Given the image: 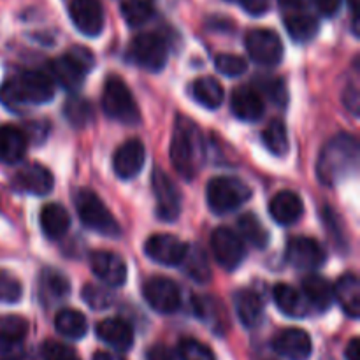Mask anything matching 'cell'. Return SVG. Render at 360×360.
Returning <instances> with one entry per match:
<instances>
[{
  "label": "cell",
  "mask_w": 360,
  "mask_h": 360,
  "mask_svg": "<svg viewBox=\"0 0 360 360\" xmlns=\"http://www.w3.org/2000/svg\"><path fill=\"white\" fill-rule=\"evenodd\" d=\"M359 143L350 134H340L323 146L316 162V176L323 185H338L357 172Z\"/></svg>",
  "instance_id": "obj_1"
},
{
  "label": "cell",
  "mask_w": 360,
  "mask_h": 360,
  "mask_svg": "<svg viewBox=\"0 0 360 360\" xmlns=\"http://www.w3.org/2000/svg\"><path fill=\"white\" fill-rule=\"evenodd\" d=\"M206 148L200 130L185 116L176 120L171 139V162L185 181L195 178L202 167Z\"/></svg>",
  "instance_id": "obj_2"
},
{
  "label": "cell",
  "mask_w": 360,
  "mask_h": 360,
  "mask_svg": "<svg viewBox=\"0 0 360 360\" xmlns=\"http://www.w3.org/2000/svg\"><path fill=\"white\" fill-rule=\"evenodd\" d=\"M55 95L51 77L42 72L27 70L11 77L0 88V102L11 111H21L27 105L49 102Z\"/></svg>",
  "instance_id": "obj_3"
},
{
  "label": "cell",
  "mask_w": 360,
  "mask_h": 360,
  "mask_svg": "<svg viewBox=\"0 0 360 360\" xmlns=\"http://www.w3.org/2000/svg\"><path fill=\"white\" fill-rule=\"evenodd\" d=\"M94 53L84 46H72L60 58L49 62V72L56 83L67 90H77L83 84L84 76L94 69Z\"/></svg>",
  "instance_id": "obj_4"
},
{
  "label": "cell",
  "mask_w": 360,
  "mask_h": 360,
  "mask_svg": "<svg viewBox=\"0 0 360 360\" xmlns=\"http://www.w3.org/2000/svg\"><path fill=\"white\" fill-rule=\"evenodd\" d=\"M74 204H76V211L84 227L102 236H109V238L120 236L122 229H120L118 221L97 193L88 188H79L74 193Z\"/></svg>",
  "instance_id": "obj_5"
},
{
  "label": "cell",
  "mask_w": 360,
  "mask_h": 360,
  "mask_svg": "<svg viewBox=\"0 0 360 360\" xmlns=\"http://www.w3.org/2000/svg\"><path fill=\"white\" fill-rule=\"evenodd\" d=\"M206 197L207 206L211 207L213 213L225 214L243 206L252 197V190L241 179L218 176L207 183Z\"/></svg>",
  "instance_id": "obj_6"
},
{
  "label": "cell",
  "mask_w": 360,
  "mask_h": 360,
  "mask_svg": "<svg viewBox=\"0 0 360 360\" xmlns=\"http://www.w3.org/2000/svg\"><path fill=\"white\" fill-rule=\"evenodd\" d=\"M102 109L109 118L125 125L139 122V109L125 81L118 76H109L102 94Z\"/></svg>",
  "instance_id": "obj_7"
},
{
  "label": "cell",
  "mask_w": 360,
  "mask_h": 360,
  "mask_svg": "<svg viewBox=\"0 0 360 360\" xmlns=\"http://www.w3.org/2000/svg\"><path fill=\"white\" fill-rule=\"evenodd\" d=\"M129 56L143 69L158 72L167 63V44L157 34H139L130 42Z\"/></svg>",
  "instance_id": "obj_8"
},
{
  "label": "cell",
  "mask_w": 360,
  "mask_h": 360,
  "mask_svg": "<svg viewBox=\"0 0 360 360\" xmlns=\"http://www.w3.org/2000/svg\"><path fill=\"white\" fill-rule=\"evenodd\" d=\"M245 46L248 55L260 65H278L283 58V42L280 35L267 28H255L246 34Z\"/></svg>",
  "instance_id": "obj_9"
},
{
  "label": "cell",
  "mask_w": 360,
  "mask_h": 360,
  "mask_svg": "<svg viewBox=\"0 0 360 360\" xmlns=\"http://www.w3.org/2000/svg\"><path fill=\"white\" fill-rule=\"evenodd\" d=\"M211 248L217 262L224 269H238L246 257V248L243 239L234 231L227 227H220L211 236Z\"/></svg>",
  "instance_id": "obj_10"
},
{
  "label": "cell",
  "mask_w": 360,
  "mask_h": 360,
  "mask_svg": "<svg viewBox=\"0 0 360 360\" xmlns=\"http://www.w3.org/2000/svg\"><path fill=\"white\" fill-rule=\"evenodd\" d=\"M143 295L148 304L162 315H171L181 304L178 285L164 276H155L148 280L143 287Z\"/></svg>",
  "instance_id": "obj_11"
},
{
  "label": "cell",
  "mask_w": 360,
  "mask_h": 360,
  "mask_svg": "<svg viewBox=\"0 0 360 360\" xmlns=\"http://www.w3.org/2000/svg\"><path fill=\"white\" fill-rule=\"evenodd\" d=\"M153 192L157 199V217L162 221H174L181 213V195L178 186L160 169L153 172Z\"/></svg>",
  "instance_id": "obj_12"
},
{
  "label": "cell",
  "mask_w": 360,
  "mask_h": 360,
  "mask_svg": "<svg viewBox=\"0 0 360 360\" xmlns=\"http://www.w3.org/2000/svg\"><path fill=\"white\" fill-rule=\"evenodd\" d=\"M188 245L171 234H155L144 245V252L162 266H179L186 255Z\"/></svg>",
  "instance_id": "obj_13"
},
{
  "label": "cell",
  "mask_w": 360,
  "mask_h": 360,
  "mask_svg": "<svg viewBox=\"0 0 360 360\" xmlns=\"http://www.w3.org/2000/svg\"><path fill=\"white\" fill-rule=\"evenodd\" d=\"M326 250L311 238H294L287 245V260L302 271L319 269L326 264Z\"/></svg>",
  "instance_id": "obj_14"
},
{
  "label": "cell",
  "mask_w": 360,
  "mask_h": 360,
  "mask_svg": "<svg viewBox=\"0 0 360 360\" xmlns=\"http://www.w3.org/2000/svg\"><path fill=\"white\" fill-rule=\"evenodd\" d=\"M69 14L74 27L88 37H97L104 30V9L98 0H72Z\"/></svg>",
  "instance_id": "obj_15"
},
{
  "label": "cell",
  "mask_w": 360,
  "mask_h": 360,
  "mask_svg": "<svg viewBox=\"0 0 360 360\" xmlns=\"http://www.w3.org/2000/svg\"><path fill=\"white\" fill-rule=\"evenodd\" d=\"M144 162H146V150L139 139H130L123 143L116 150L112 158V167L118 178L132 179L143 171Z\"/></svg>",
  "instance_id": "obj_16"
},
{
  "label": "cell",
  "mask_w": 360,
  "mask_h": 360,
  "mask_svg": "<svg viewBox=\"0 0 360 360\" xmlns=\"http://www.w3.org/2000/svg\"><path fill=\"white\" fill-rule=\"evenodd\" d=\"M14 188L20 192L32 193V195H48L53 190V174L41 164H30L21 167L20 171L14 174L13 179Z\"/></svg>",
  "instance_id": "obj_17"
},
{
  "label": "cell",
  "mask_w": 360,
  "mask_h": 360,
  "mask_svg": "<svg viewBox=\"0 0 360 360\" xmlns=\"http://www.w3.org/2000/svg\"><path fill=\"white\" fill-rule=\"evenodd\" d=\"M273 347L287 360H308L311 355V338L302 329H285L274 338Z\"/></svg>",
  "instance_id": "obj_18"
},
{
  "label": "cell",
  "mask_w": 360,
  "mask_h": 360,
  "mask_svg": "<svg viewBox=\"0 0 360 360\" xmlns=\"http://www.w3.org/2000/svg\"><path fill=\"white\" fill-rule=\"evenodd\" d=\"M90 266L95 276L109 287H122L127 280V264L112 252H95L90 257Z\"/></svg>",
  "instance_id": "obj_19"
},
{
  "label": "cell",
  "mask_w": 360,
  "mask_h": 360,
  "mask_svg": "<svg viewBox=\"0 0 360 360\" xmlns=\"http://www.w3.org/2000/svg\"><path fill=\"white\" fill-rule=\"evenodd\" d=\"M98 340L118 352H129L134 345V330L125 320L108 319L97 326Z\"/></svg>",
  "instance_id": "obj_20"
},
{
  "label": "cell",
  "mask_w": 360,
  "mask_h": 360,
  "mask_svg": "<svg viewBox=\"0 0 360 360\" xmlns=\"http://www.w3.org/2000/svg\"><path fill=\"white\" fill-rule=\"evenodd\" d=\"M232 112L243 122H257L264 115V101L260 91L250 86H239L234 90L231 101Z\"/></svg>",
  "instance_id": "obj_21"
},
{
  "label": "cell",
  "mask_w": 360,
  "mask_h": 360,
  "mask_svg": "<svg viewBox=\"0 0 360 360\" xmlns=\"http://www.w3.org/2000/svg\"><path fill=\"white\" fill-rule=\"evenodd\" d=\"M269 213L274 221L280 225H292L302 217L304 213V204L302 199L295 192L290 190H283V192L276 193L269 204Z\"/></svg>",
  "instance_id": "obj_22"
},
{
  "label": "cell",
  "mask_w": 360,
  "mask_h": 360,
  "mask_svg": "<svg viewBox=\"0 0 360 360\" xmlns=\"http://www.w3.org/2000/svg\"><path fill=\"white\" fill-rule=\"evenodd\" d=\"M334 299L340 302L343 311L350 319H359L360 315V281L355 273H347L336 281L333 287Z\"/></svg>",
  "instance_id": "obj_23"
},
{
  "label": "cell",
  "mask_w": 360,
  "mask_h": 360,
  "mask_svg": "<svg viewBox=\"0 0 360 360\" xmlns=\"http://www.w3.org/2000/svg\"><path fill=\"white\" fill-rule=\"evenodd\" d=\"M27 151V136L18 127L0 125V160L18 164Z\"/></svg>",
  "instance_id": "obj_24"
},
{
  "label": "cell",
  "mask_w": 360,
  "mask_h": 360,
  "mask_svg": "<svg viewBox=\"0 0 360 360\" xmlns=\"http://www.w3.org/2000/svg\"><path fill=\"white\" fill-rule=\"evenodd\" d=\"M274 302L280 308L283 315L292 316V319H302L309 313V304L304 299V295L299 290H295L290 285L280 283L273 290Z\"/></svg>",
  "instance_id": "obj_25"
},
{
  "label": "cell",
  "mask_w": 360,
  "mask_h": 360,
  "mask_svg": "<svg viewBox=\"0 0 360 360\" xmlns=\"http://www.w3.org/2000/svg\"><path fill=\"white\" fill-rule=\"evenodd\" d=\"M302 295L309 306L320 309V311H326L334 301L333 285L326 278L316 276V274L302 280Z\"/></svg>",
  "instance_id": "obj_26"
},
{
  "label": "cell",
  "mask_w": 360,
  "mask_h": 360,
  "mask_svg": "<svg viewBox=\"0 0 360 360\" xmlns=\"http://www.w3.org/2000/svg\"><path fill=\"white\" fill-rule=\"evenodd\" d=\"M236 313L241 323L248 329H253L260 323L264 315V306L259 295L252 290H239L234 297Z\"/></svg>",
  "instance_id": "obj_27"
},
{
  "label": "cell",
  "mask_w": 360,
  "mask_h": 360,
  "mask_svg": "<svg viewBox=\"0 0 360 360\" xmlns=\"http://www.w3.org/2000/svg\"><path fill=\"white\" fill-rule=\"evenodd\" d=\"M70 227V217L60 204H48L41 211V229L49 239H60Z\"/></svg>",
  "instance_id": "obj_28"
},
{
  "label": "cell",
  "mask_w": 360,
  "mask_h": 360,
  "mask_svg": "<svg viewBox=\"0 0 360 360\" xmlns=\"http://www.w3.org/2000/svg\"><path fill=\"white\" fill-rule=\"evenodd\" d=\"M55 327L63 338L69 340H81L88 333V322L83 313L76 309H62L55 316Z\"/></svg>",
  "instance_id": "obj_29"
},
{
  "label": "cell",
  "mask_w": 360,
  "mask_h": 360,
  "mask_svg": "<svg viewBox=\"0 0 360 360\" xmlns=\"http://www.w3.org/2000/svg\"><path fill=\"white\" fill-rule=\"evenodd\" d=\"M192 95L200 105L207 109L220 108L224 102V88L213 77H199L192 84Z\"/></svg>",
  "instance_id": "obj_30"
},
{
  "label": "cell",
  "mask_w": 360,
  "mask_h": 360,
  "mask_svg": "<svg viewBox=\"0 0 360 360\" xmlns=\"http://www.w3.org/2000/svg\"><path fill=\"white\" fill-rule=\"evenodd\" d=\"M285 27H287L288 35L297 42H308L319 32V21L315 16L306 13H294L285 18Z\"/></svg>",
  "instance_id": "obj_31"
},
{
  "label": "cell",
  "mask_w": 360,
  "mask_h": 360,
  "mask_svg": "<svg viewBox=\"0 0 360 360\" xmlns=\"http://www.w3.org/2000/svg\"><path fill=\"white\" fill-rule=\"evenodd\" d=\"M70 290L69 280L56 269H46L41 274V295L46 302H56L67 297Z\"/></svg>",
  "instance_id": "obj_32"
},
{
  "label": "cell",
  "mask_w": 360,
  "mask_h": 360,
  "mask_svg": "<svg viewBox=\"0 0 360 360\" xmlns=\"http://www.w3.org/2000/svg\"><path fill=\"white\" fill-rule=\"evenodd\" d=\"M179 266L185 267V273L192 280H195L197 283H206V281H210L211 267L210 262H207L206 253H204V250L200 246H193V248L188 246L185 259H183V262Z\"/></svg>",
  "instance_id": "obj_33"
},
{
  "label": "cell",
  "mask_w": 360,
  "mask_h": 360,
  "mask_svg": "<svg viewBox=\"0 0 360 360\" xmlns=\"http://www.w3.org/2000/svg\"><path fill=\"white\" fill-rule=\"evenodd\" d=\"M262 141L264 146L271 151L276 157H285L290 148V143H288V132L287 127L281 120H271L267 123V127L262 132Z\"/></svg>",
  "instance_id": "obj_34"
},
{
  "label": "cell",
  "mask_w": 360,
  "mask_h": 360,
  "mask_svg": "<svg viewBox=\"0 0 360 360\" xmlns=\"http://www.w3.org/2000/svg\"><path fill=\"white\" fill-rule=\"evenodd\" d=\"M241 236L255 248H266L269 243V232L264 227L262 221L255 217L253 213L243 214L238 221Z\"/></svg>",
  "instance_id": "obj_35"
},
{
  "label": "cell",
  "mask_w": 360,
  "mask_h": 360,
  "mask_svg": "<svg viewBox=\"0 0 360 360\" xmlns=\"http://www.w3.org/2000/svg\"><path fill=\"white\" fill-rule=\"evenodd\" d=\"M122 14L130 27H141L153 16L151 0H123Z\"/></svg>",
  "instance_id": "obj_36"
},
{
  "label": "cell",
  "mask_w": 360,
  "mask_h": 360,
  "mask_svg": "<svg viewBox=\"0 0 360 360\" xmlns=\"http://www.w3.org/2000/svg\"><path fill=\"white\" fill-rule=\"evenodd\" d=\"M63 115L74 127H84L91 120V108L84 98L70 97L63 105Z\"/></svg>",
  "instance_id": "obj_37"
},
{
  "label": "cell",
  "mask_w": 360,
  "mask_h": 360,
  "mask_svg": "<svg viewBox=\"0 0 360 360\" xmlns=\"http://www.w3.org/2000/svg\"><path fill=\"white\" fill-rule=\"evenodd\" d=\"M178 354L181 360H217L213 350L207 345L192 340V338H185L179 341Z\"/></svg>",
  "instance_id": "obj_38"
},
{
  "label": "cell",
  "mask_w": 360,
  "mask_h": 360,
  "mask_svg": "<svg viewBox=\"0 0 360 360\" xmlns=\"http://www.w3.org/2000/svg\"><path fill=\"white\" fill-rule=\"evenodd\" d=\"M27 330L28 323L21 316L9 315L0 319V338H4V340L23 341V338L27 336Z\"/></svg>",
  "instance_id": "obj_39"
},
{
  "label": "cell",
  "mask_w": 360,
  "mask_h": 360,
  "mask_svg": "<svg viewBox=\"0 0 360 360\" xmlns=\"http://www.w3.org/2000/svg\"><path fill=\"white\" fill-rule=\"evenodd\" d=\"M214 65H217L218 72L224 74V76L238 77L246 70V60L243 56L221 53L214 58Z\"/></svg>",
  "instance_id": "obj_40"
},
{
  "label": "cell",
  "mask_w": 360,
  "mask_h": 360,
  "mask_svg": "<svg viewBox=\"0 0 360 360\" xmlns=\"http://www.w3.org/2000/svg\"><path fill=\"white\" fill-rule=\"evenodd\" d=\"M83 299L90 308L105 309L112 304V294L108 288L97 287V285H86L83 288Z\"/></svg>",
  "instance_id": "obj_41"
},
{
  "label": "cell",
  "mask_w": 360,
  "mask_h": 360,
  "mask_svg": "<svg viewBox=\"0 0 360 360\" xmlns=\"http://www.w3.org/2000/svg\"><path fill=\"white\" fill-rule=\"evenodd\" d=\"M259 90L264 95H267L271 98V102H274V104H287V88H285V83L280 77H262V83H259Z\"/></svg>",
  "instance_id": "obj_42"
},
{
  "label": "cell",
  "mask_w": 360,
  "mask_h": 360,
  "mask_svg": "<svg viewBox=\"0 0 360 360\" xmlns=\"http://www.w3.org/2000/svg\"><path fill=\"white\" fill-rule=\"evenodd\" d=\"M42 359L44 360H81L76 350L58 341H46L42 345Z\"/></svg>",
  "instance_id": "obj_43"
},
{
  "label": "cell",
  "mask_w": 360,
  "mask_h": 360,
  "mask_svg": "<svg viewBox=\"0 0 360 360\" xmlns=\"http://www.w3.org/2000/svg\"><path fill=\"white\" fill-rule=\"evenodd\" d=\"M21 285L16 278L6 273H0V301L2 302H18L21 299Z\"/></svg>",
  "instance_id": "obj_44"
},
{
  "label": "cell",
  "mask_w": 360,
  "mask_h": 360,
  "mask_svg": "<svg viewBox=\"0 0 360 360\" xmlns=\"http://www.w3.org/2000/svg\"><path fill=\"white\" fill-rule=\"evenodd\" d=\"M23 347L21 341H11L0 338V360H21Z\"/></svg>",
  "instance_id": "obj_45"
},
{
  "label": "cell",
  "mask_w": 360,
  "mask_h": 360,
  "mask_svg": "<svg viewBox=\"0 0 360 360\" xmlns=\"http://www.w3.org/2000/svg\"><path fill=\"white\" fill-rule=\"evenodd\" d=\"M243 6V9L246 11L252 16H262L269 11L271 0H239Z\"/></svg>",
  "instance_id": "obj_46"
},
{
  "label": "cell",
  "mask_w": 360,
  "mask_h": 360,
  "mask_svg": "<svg viewBox=\"0 0 360 360\" xmlns=\"http://www.w3.org/2000/svg\"><path fill=\"white\" fill-rule=\"evenodd\" d=\"M146 360H176L174 352L171 350L165 345H153V347L148 350Z\"/></svg>",
  "instance_id": "obj_47"
},
{
  "label": "cell",
  "mask_w": 360,
  "mask_h": 360,
  "mask_svg": "<svg viewBox=\"0 0 360 360\" xmlns=\"http://www.w3.org/2000/svg\"><path fill=\"white\" fill-rule=\"evenodd\" d=\"M315 4L323 16H334L341 9L343 0H315Z\"/></svg>",
  "instance_id": "obj_48"
},
{
  "label": "cell",
  "mask_w": 360,
  "mask_h": 360,
  "mask_svg": "<svg viewBox=\"0 0 360 360\" xmlns=\"http://www.w3.org/2000/svg\"><path fill=\"white\" fill-rule=\"evenodd\" d=\"M281 7L285 9H290V11H302L304 7L309 6L311 0H278Z\"/></svg>",
  "instance_id": "obj_49"
},
{
  "label": "cell",
  "mask_w": 360,
  "mask_h": 360,
  "mask_svg": "<svg viewBox=\"0 0 360 360\" xmlns=\"http://www.w3.org/2000/svg\"><path fill=\"white\" fill-rule=\"evenodd\" d=\"M359 355H360V343L357 338H354V340L348 343L347 350H345V357H347V360H359Z\"/></svg>",
  "instance_id": "obj_50"
},
{
  "label": "cell",
  "mask_w": 360,
  "mask_h": 360,
  "mask_svg": "<svg viewBox=\"0 0 360 360\" xmlns=\"http://www.w3.org/2000/svg\"><path fill=\"white\" fill-rule=\"evenodd\" d=\"M348 4H350V9H352V13H354V32H355V35H359V4H360V0H348Z\"/></svg>",
  "instance_id": "obj_51"
},
{
  "label": "cell",
  "mask_w": 360,
  "mask_h": 360,
  "mask_svg": "<svg viewBox=\"0 0 360 360\" xmlns=\"http://www.w3.org/2000/svg\"><path fill=\"white\" fill-rule=\"evenodd\" d=\"M94 360H125V359L120 357V355L109 354V352H97V354L94 355Z\"/></svg>",
  "instance_id": "obj_52"
},
{
  "label": "cell",
  "mask_w": 360,
  "mask_h": 360,
  "mask_svg": "<svg viewBox=\"0 0 360 360\" xmlns=\"http://www.w3.org/2000/svg\"><path fill=\"white\" fill-rule=\"evenodd\" d=\"M231 2H232V0H231Z\"/></svg>",
  "instance_id": "obj_53"
}]
</instances>
